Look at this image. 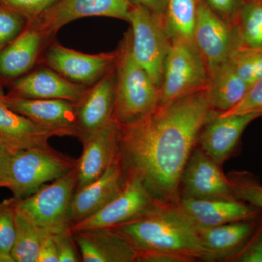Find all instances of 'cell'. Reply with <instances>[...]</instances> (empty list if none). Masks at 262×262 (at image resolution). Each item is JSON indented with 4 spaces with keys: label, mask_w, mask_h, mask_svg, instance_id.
Masks as SVG:
<instances>
[{
    "label": "cell",
    "mask_w": 262,
    "mask_h": 262,
    "mask_svg": "<svg viewBox=\"0 0 262 262\" xmlns=\"http://www.w3.org/2000/svg\"><path fill=\"white\" fill-rule=\"evenodd\" d=\"M132 5L130 0H58L33 21L49 37L56 38L67 24L88 17H107L127 22Z\"/></svg>",
    "instance_id": "9c48e42d"
},
{
    "label": "cell",
    "mask_w": 262,
    "mask_h": 262,
    "mask_svg": "<svg viewBox=\"0 0 262 262\" xmlns=\"http://www.w3.org/2000/svg\"><path fill=\"white\" fill-rule=\"evenodd\" d=\"M83 151L77 159L75 191L103 175L119 153L120 127L113 119L89 139L82 141Z\"/></svg>",
    "instance_id": "2e32d148"
},
{
    "label": "cell",
    "mask_w": 262,
    "mask_h": 262,
    "mask_svg": "<svg viewBox=\"0 0 262 262\" xmlns=\"http://www.w3.org/2000/svg\"><path fill=\"white\" fill-rule=\"evenodd\" d=\"M232 25L236 46L262 47V0H244Z\"/></svg>",
    "instance_id": "4316f807"
},
{
    "label": "cell",
    "mask_w": 262,
    "mask_h": 262,
    "mask_svg": "<svg viewBox=\"0 0 262 262\" xmlns=\"http://www.w3.org/2000/svg\"><path fill=\"white\" fill-rule=\"evenodd\" d=\"M180 196L193 198H234L230 181L220 165L200 147H195L183 170Z\"/></svg>",
    "instance_id": "4fadbf2b"
},
{
    "label": "cell",
    "mask_w": 262,
    "mask_h": 262,
    "mask_svg": "<svg viewBox=\"0 0 262 262\" xmlns=\"http://www.w3.org/2000/svg\"><path fill=\"white\" fill-rule=\"evenodd\" d=\"M15 239L11 256L13 262H37L42 239L48 231L29 220L15 208Z\"/></svg>",
    "instance_id": "d4e9b609"
},
{
    "label": "cell",
    "mask_w": 262,
    "mask_h": 262,
    "mask_svg": "<svg viewBox=\"0 0 262 262\" xmlns=\"http://www.w3.org/2000/svg\"><path fill=\"white\" fill-rule=\"evenodd\" d=\"M209 78V70L194 39H173L164 67L159 105L204 91Z\"/></svg>",
    "instance_id": "5b68a950"
},
{
    "label": "cell",
    "mask_w": 262,
    "mask_h": 262,
    "mask_svg": "<svg viewBox=\"0 0 262 262\" xmlns=\"http://www.w3.org/2000/svg\"><path fill=\"white\" fill-rule=\"evenodd\" d=\"M3 101L15 113L58 136L79 137L75 103L61 99H32L4 94Z\"/></svg>",
    "instance_id": "5bb4252c"
},
{
    "label": "cell",
    "mask_w": 262,
    "mask_h": 262,
    "mask_svg": "<svg viewBox=\"0 0 262 262\" xmlns=\"http://www.w3.org/2000/svg\"><path fill=\"white\" fill-rule=\"evenodd\" d=\"M77 159L53 148L13 151L0 169V188H6L16 200L37 192L48 182L75 168Z\"/></svg>",
    "instance_id": "277c9868"
},
{
    "label": "cell",
    "mask_w": 262,
    "mask_h": 262,
    "mask_svg": "<svg viewBox=\"0 0 262 262\" xmlns=\"http://www.w3.org/2000/svg\"><path fill=\"white\" fill-rule=\"evenodd\" d=\"M227 61L249 87L262 77V47L236 46Z\"/></svg>",
    "instance_id": "83f0119b"
},
{
    "label": "cell",
    "mask_w": 262,
    "mask_h": 262,
    "mask_svg": "<svg viewBox=\"0 0 262 262\" xmlns=\"http://www.w3.org/2000/svg\"><path fill=\"white\" fill-rule=\"evenodd\" d=\"M249 88L227 61L210 72L206 91L211 107L223 113L241 102Z\"/></svg>",
    "instance_id": "cb8c5ba5"
},
{
    "label": "cell",
    "mask_w": 262,
    "mask_h": 262,
    "mask_svg": "<svg viewBox=\"0 0 262 262\" xmlns=\"http://www.w3.org/2000/svg\"><path fill=\"white\" fill-rule=\"evenodd\" d=\"M127 22L133 56L160 90L171 42L163 21L145 7L133 4Z\"/></svg>",
    "instance_id": "8992f818"
},
{
    "label": "cell",
    "mask_w": 262,
    "mask_h": 262,
    "mask_svg": "<svg viewBox=\"0 0 262 262\" xmlns=\"http://www.w3.org/2000/svg\"><path fill=\"white\" fill-rule=\"evenodd\" d=\"M127 181L126 170L118 153L101 177L74 193L70 206L72 225L92 216L104 208L123 190Z\"/></svg>",
    "instance_id": "9a60e30c"
},
{
    "label": "cell",
    "mask_w": 262,
    "mask_h": 262,
    "mask_svg": "<svg viewBox=\"0 0 262 262\" xmlns=\"http://www.w3.org/2000/svg\"><path fill=\"white\" fill-rule=\"evenodd\" d=\"M220 18L232 24L244 0H204Z\"/></svg>",
    "instance_id": "d590c367"
},
{
    "label": "cell",
    "mask_w": 262,
    "mask_h": 262,
    "mask_svg": "<svg viewBox=\"0 0 262 262\" xmlns=\"http://www.w3.org/2000/svg\"><path fill=\"white\" fill-rule=\"evenodd\" d=\"M115 97V67L96 83L88 88L75 103L78 139L82 142L113 119Z\"/></svg>",
    "instance_id": "ac0fdd59"
},
{
    "label": "cell",
    "mask_w": 262,
    "mask_h": 262,
    "mask_svg": "<svg viewBox=\"0 0 262 262\" xmlns=\"http://www.w3.org/2000/svg\"><path fill=\"white\" fill-rule=\"evenodd\" d=\"M228 261L262 262V219L246 244Z\"/></svg>",
    "instance_id": "d6a6232c"
},
{
    "label": "cell",
    "mask_w": 262,
    "mask_h": 262,
    "mask_svg": "<svg viewBox=\"0 0 262 262\" xmlns=\"http://www.w3.org/2000/svg\"><path fill=\"white\" fill-rule=\"evenodd\" d=\"M178 205L198 229L256 220L260 213V208L236 198L180 196Z\"/></svg>",
    "instance_id": "d6986e66"
},
{
    "label": "cell",
    "mask_w": 262,
    "mask_h": 262,
    "mask_svg": "<svg viewBox=\"0 0 262 262\" xmlns=\"http://www.w3.org/2000/svg\"><path fill=\"white\" fill-rule=\"evenodd\" d=\"M83 262H136L137 253L125 237L110 227L72 232Z\"/></svg>",
    "instance_id": "44dd1931"
},
{
    "label": "cell",
    "mask_w": 262,
    "mask_h": 262,
    "mask_svg": "<svg viewBox=\"0 0 262 262\" xmlns=\"http://www.w3.org/2000/svg\"><path fill=\"white\" fill-rule=\"evenodd\" d=\"M8 96L32 99H61L77 103L87 86L67 80L46 66L38 65L28 74L9 85Z\"/></svg>",
    "instance_id": "e0dca14e"
},
{
    "label": "cell",
    "mask_w": 262,
    "mask_h": 262,
    "mask_svg": "<svg viewBox=\"0 0 262 262\" xmlns=\"http://www.w3.org/2000/svg\"><path fill=\"white\" fill-rule=\"evenodd\" d=\"M52 235L56 244L59 262L82 261L80 251L70 229L52 233Z\"/></svg>",
    "instance_id": "e575fe53"
},
{
    "label": "cell",
    "mask_w": 262,
    "mask_h": 262,
    "mask_svg": "<svg viewBox=\"0 0 262 262\" xmlns=\"http://www.w3.org/2000/svg\"><path fill=\"white\" fill-rule=\"evenodd\" d=\"M259 113L262 115V77L250 86L246 96L235 106L220 115Z\"/></svg>",
    "instance_id": "836d02e7"
},
{
    "label": "cell",
    "mask_w": 262,
    "mask_h": 262,
    "mask_svg": "<svg viewBox=\"0 0 262 262\" xmlns=\"http://www.w3.org/2000/svg\"><path fill=\"white\" fill-rule=\"evenodd\" d=\"M116 53L113 120L123 125L153 111L159 105L160 90L133 56L129 29Z\"/></svg>",
    "instance_id": "3957f363"
},
{
    "label": "cell",
    "mask_w": 262,
    "mask_h": 262,
    "mask_svg": "<svg viewBox=\"0 0 262 262\" xmlns=\"http://www.w3.org/2000/svg\"><path fill=\"white\" fill-rule=\"evenodd\" d=\"M229 179L234 198L262 209L261 184L245 175Z\"/></svg>",
    "instance_id": "4dcf8cb0"
},
{
    "label": "cell",
    "mask_w": 262,
    "mask_h": 262,
    "mask_svg": "<svg viewBox=\"0 0 262 262\" xmlns=\"http://www.w3.org/2000/svg\"><path fill=\"white\" fill-rule=\"evenodd\" d=\"M37 262H59L56 244L51 232H47L42 239Z\"/></svg>",
    "instance_id": "8d00e7d4"
},
{
    "label": "cell",
    "mask_w": 262,
    "mask_h": 262,
    "mask_svg": "<svg viewBox=\"0 0 262 262\" xmlns=\"http://www.w3.org/2000/svg\"><path fill=\"white\" fill-rule=\"evenodd\" d=\"M29 23L24 15L0 5V51L14 41Z\"/></svg>",
    "instance_id": "f546056e"
},
{
    "label": "cell",
    "mask_w": 262,
    "mask_h": 262,
    "mask_svg": "<svg viewBox=\"0 0 262 262\" xmlns=\"http://www.w3.org/2000/svg\"><path fill=\"white\" fill-rule=\"evenodd\" d=\"M157 201L141 179L127 175L126 185L115 199L96 214L71 226L70 230L114 227L144 213Z\"/></svg>",
    "instance_id": "30bf717a"
},
{
    "label": "cell",
    "mask_w": 262,
    "mask_h": 262,
    "mask_svg": "<svg viewBox=\"0 0 262 262\" xmlns=\"http://www.w3.org/2000/svg\"><path fill=\"white\" fill-rule=\"evenodd\" d=\"M4 94L3 84L0 82V140L13 151L51 148L48 141L53 136H58L56 133L15 113L3 101Z\"/></svg>",
    "instance_id": "7402d4cb"
},
{
    "label": "cell",
    "mask_w": 262,
    "mask_h": 262,
    "mask_svg": "<svg viewBox=\"0 0 262 262\" xmlns=\"http://www.w3.org/2000/svg\"><path fill=\"white\" fill-rule=\"evenodd\" d=\"M116 56V50L89 54L65 47L54 39L43 51L38 65L46 66L71 82L90 87L113 70Z\"/></svg>",
    "instance_id": "ba28073f"
},
{
    "label": "cell",
    "mask_w": 262,
    "mask_h": 262,
    "mask_svg": "<svg viewBox=\"0 0 262 262\" xmlns=\"http://www.w3.org/2000/svg\"><path fill=\"white\" fill-rule=\"evenodd\" d=\"M125 237L139 258L150 253H166L189 261H206L199 229L178 203L157 201L141 214L110 227Z\"/></svg>",
    "instance_id": "7a4b0ae2"
},
{
    "label": "cell",
    "mask_w": 262,
    "mask_h": 262,
    "mask_svg": "<svg viewBox=\"0 0 262 262\" xmlns=\"http://www.w3.org/2000/svg\"><path fill=\"white\" fill-rule=\"evenodd\" d=\"M257 225L256 220H242L198 229L206 249V261H228L244 246Z\"/></svg>",
    "instance_id": "603a6c76"
},
{
    "label": "cell",
    "mask_w": 262,
    "mask_h": 262,
    "mask_svg": "<svg viewBox=\"0 0 262 262\" xmlns=\"http://www.w3.org/2000/svg\"><path fill=\"white\" fill-rule=\"evenodd\" d=\"M168 0H130L133 4L141 5L149 10L151 13L163 20L164 24V13L166 8Z\"/></svg>",
    "instance_id": "74e56055"
},
{
    "label": "cell",
    "mask_w": 262,
    "mask_h": 262,
    "mask_svg": "<svg viewBox=\"0 0 262 262\" xmlns=\"http://www.w3.org/2000/svg\"><path fill=\"white\" fill-rule=\"evenodd\" d=\"M200 0H168L164 27L170 40L194 39Z\"/></svg>",
    "instance_id": "484cf974"
},
{
    "label": "cell",
    "mask_w": 262,
    "mask_h": 262,
    "mask_svg": "<svg viewBox=\"0 0 262 262\" xmlns=\"http://www.w3.org/2000/svg\"><path fill=\"white\" fill-rule=\"evenodd\" d=\"M58 0H0V5L18 12L29 19L35 20Z\"/></svg>",
    "instance_id": "1f68e13d"
},
{
    "label": "cell",
    "mask_w": 262,
    "mask_h": 262,
    "mask_svg": "<svg viewBox=\"0 0 262 262\" xmlns=\"http://www.w3.org/2000/svg\"><path fill=\"white\" fill-rule=\"evenodd\" d=\"M194 41L206 61L209 73L228 60L236 47L232 24L220 18L200 0L194 31Z\"/></svg>",
    "instance_id": "8fae6325"
},
{
    "label": "cell",
    "mask_w": 262,
    "mask_h": 262,
    "mask_svg": "<svg viewBox=\"0 0 262 262\" xmlns=\"http://www.w3.org/2000/svg\"><path fill=\"white\" fill-rule=\"evenodd\" d=\"M220 114L204 125L196 144H199V147L208 156L221 165L233 155L245 129L262 115L259 113H247L223 116Z\"/></svg>",
    "instance_id": "ffe728a7"
},
{
    "label": "cell",
    "mask_w": 262,
    "mask_h": 262,
    "mask_svg": "<svg viewBox=\"0 0 262 262\" xmlns=\"http://www.w3.org/2000/svg\"><path fill=\"white\" fill-rule=\"evenodd\" d=\"M13 150L10 149L6 144H4L1 140H0V169H1L3 165H4L5 160L8 158V156L12 152Z\"/></svg>",
    "instance_id": "f35d334b"
},
{
    "label": "cell",
    "mask_w": 262,
    "mask_h": 262,
    "mask_svg": "<svg viewBox=\"0 0 262 262\" xmlns=\"http://www.w3.org/2000/svg\"><path fill=\"white\" fill-rule=\"evenodd\" d=\"M15 198L0 202V262H13L11 252L15 239Z\"/></svg>",
    "instance_id": "f1b7e54d"
},
{
    "label": "cell",
    "mask_w": 262,
    "mask_h": 262,
    "mask_svg": "<svg viewBox=\"0 0 262 262\" xmlns=\"http://www.w3.org/2000/svg\"><path fill=\"white\" fill-rule=\"evenodd\" d=\"M54 39L35 22L29 21L25 30L0 51V82L9 85L34 70L39 64L43 51Z\"/></svg>",
    "instance_id": "7c38bea8"
},
{
    "label": "cell",
    "mask_w": 262,
    "mask_h": 262,
    "mask_svg": "<svg viewBox=\"0 0 262 262\" xmlns=\"http://www.w3.org/2000/svg\"><path fill=\"white\" fill-rule=\"evenodd\" d=\"M76 167V166H75ZM77 186L76 168L37 192L21 200L15 206L41 228L51 233L70 229V206Z\"/></svg>",
    "instance_id": "52a82bcc"
},
{
    "label": "cell",
    "mask_w": 262,
    "mask_h": 262,
    "mask_svg": "<svg viewBox=\"0 0 262 262\" xmlns=\"http://www.w3.org/2000/svg\"><path fill=\"white\" fill-rule=\"evenodd\" d=\"M219 114L206 89L118 125L119 155L127 175L141 179L156 201L178 203L181 177L200 133Z\"/></svg>",
    "instance_id": "6da1fadb"
}]
</instances>
